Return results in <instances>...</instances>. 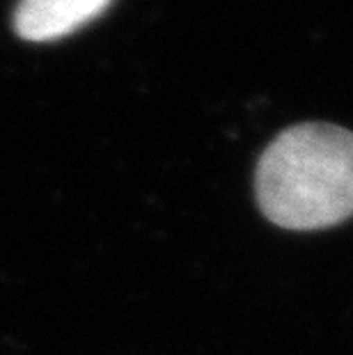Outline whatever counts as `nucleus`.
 Returning a JSON list of instances; mask_svg holds the SVG:
<instances>
[{
	"label": "nucleus",
	"instance_id": "obj_1",
	"mask_svg": "<svg viewBox=\"0 0 353 355\" xmlns=\"http://www.w3.org/2000/svg\"><path fill=\"white\" fill-rule=\"evenodd\" d=\"M257 204L284 230H324L353 216V133L335 124L282 131L257 163Z\"/></svg>",
	"mask_w": 353,
	"mask_h": 355
},
{
	"label": "nucleus",
	"instance_id": "obj_2",
	"mask_svg": "<svg viewBox=\"0 0 353 355\" xmlns=\"http://www.w3.org/2000/svg\"><path fill=\"white\" fill-rule=\"evenodd\" d=\"M112 0H21L14 30L28 42H53L101 17Z\"/></svg>",
	"mask_w": 353,
	"mask_h": 355
}]
</instances>
